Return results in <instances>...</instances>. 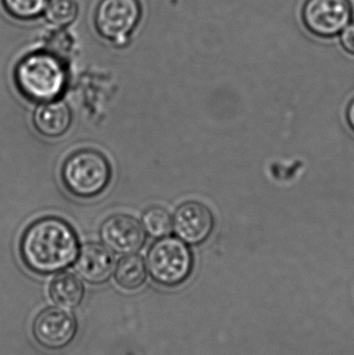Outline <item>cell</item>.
Returning a JSON list of instances; mask_svg holds the SVG:
<instances>
[{
	"mask_svg": "<svg viewBox=\"0 0 354 355\" xmlns=\"http://www.w3.org/2000/svg\"><path fill=\"white\" fill-rule=\"evenodd\" d=\"M20 252L29 270L37 275H52L76 261L79 242L66 221L45 217L27 227L21 240Z\"/></svg>",
	"mask_w": 354,
	"mask_h": 355,
	"instance_id": "obj_1",
	"label": "cell"
},
{
	"mask_svg": "<svg viewBox=\"0 0 354 355\" xmlns=\"http://www.w3.org/2000/svg\"><path fill=\"white\" fill-rule=\"evenodd\" d=\"M15 83L24 97L33 102L55 101L68 85V66L45 48L23 56L14 72Z\"/></svg>",
	"mask_w": 354,
	"mask_h": 355,
	"instance_id": "obj_2",
	"label": "cell"
},
{
	"mask_svg": "<svg viewBox=\"0 0 354 355\" xmlns=\"http://www.w3.org/2000/svg\"><path fill=\"white\" fill-rule=\"evenodd\" d=\"M62 179L71 193L81 198H91L107 187L112 179V168L99 151L80 150L64 162Z\"/></svg>",
	"mask_w": 354,
	"mask_h": 355,
	"instance_id": "obj_3",
	"label": "cell"
},
{
	"mask_svg": "<svg viewBox=\"0 0 354 355\" xmlns=\"http://www.w3.org/2000/svg\"><path fill=\"white\" fill-rule=\"evenodd\" d=\"M143 18L141 0H99L94 12V26L102 39L114 47L130 43Z\"/></svg>",
	"mask_w": 354,
	"mask_h": 355,
	"instance_id": "obj_4",
	"label": "cell"
},
{
	"mask_svg": "<svg viewBox=\"0 0 354 355\" xmlns=\"http://www.w3.org/2000/svg\"><path fill=\"white\" fill-rule=\"evenodd\" d=\"M147 264L156 283L164 287H178L193 272V254L182 240L163 237L150 248Z\"/></svg>",
	"mask_w": 354,
	"mask_h": 355,
	"instance_id": "obj_5",
	"label": "cell"
},
{
	"mask_svg": "<svg viewBox=\"0 0 354 355\" xmlns=\"http://www.w3.org/2000/svg\"><path fill=\"white\" fill-rule=\"evenodd\" d=\"M353 17L351 0H305L301 8L303 26L320 39H332L342 33Z\"/></svg>",
	"mask_w": 354,
	"mask_h": 355,
	"instance_id": "obj_6",
	"label": "cell"
},
{
	"mask_svg": "<svg viewBox=\"0 0 354 355\" xmlns=\"http://www.w3.org/2000/svg\"><path fill=\"white\" fill-rule=\"evenodd\" d=\"M31 331L39 345L56 352L72 343L78 331V322L68 311L48 306L33 319Z\"/></svg>",
	"mask_w": 354,
	"mask_h": 355,
	"instance_id": "obj_7",
	"label": "cell"
},
{
	"mask_svg": "<svg viewBox=\"0 0 354 355\" xmlns=\"http://www.w3.org/2000/svg\"><path fill=\"white\" fill-rule=\"evenodd\" d=\"M100 237L104 245L112 252L131 254L143 248L145 232L143 225L134 217L116 214L102 223Z\"/></svg>",
	"mask_w": 354,
	"mask_h": 355,
	"instance_id": "obj_8",
	"label": "cell"
},
{
	"mask_svg": "<svg viewBox=\"0 0 354 355\" xmlns=\"http://www.w3.org/2000/svg\"><path fill=\"white\" fill-rule=\"evenodd\" d=\"M213 225L211 211L205 205L195 200L181 205L172 220L177 236L188 244H200L205 241L211 234Z\"/></svg>",
	"mask_w": 354,
	"mask_h": 355,
	"instance_id": "obj_9",
	"label": "cell"
},
{
	"mask_svg": "<svg viewBox=\"0 0 354 355\" xmlns=\"http://www.w3.org/2000/svg\"><path fill=\"white\" fill-rule=\"evenodd\" d=\"M116 259L109 248L99 243H87L79 250L76 270L91 285H101L112 277Z\"/></svg>",
	"mask_w": 354,
	"mask_h": 355,
	"instance_id": "obj_10",
	"label": "cell"
},
{
	"mask_svg": "<svg viewBox=\"0 0 354 355\" xmlns=\"http://www.w3.org/2000/svg\"><path fill=\"white\" fill-rule=\"evenodd\" d=\"M33 123L37 130L45 137H62L70 128L72 114L64 102L55 100L41 104L35 110Z\"/></svg>",
	"mask_w": 354,
	"mask_h": 355,
	"instance_id": "obj_11",
	"label": "cell"
},
{
	"mask_svg": "<svg viewBox=\"0 0 354 355\" xmlns=\"http://www.w3.org/2000/svg\"><path fill=\"white\" fill-rule=\"evenodd\" d=\"M85 289L81 279L71 272L56 275L49 286L52 302L62 309L78 308L85 298Z\"/></svg>",
	"mask_w": 354,
	"mask_h": 355,
	"instance_id": "obj_12",
	"label": "cell"
},
{
	"mask_svg": "<svg viewBox=\"0 0 354 355\" xmlns=\"http://www.w3.org/2000/svg\"><path fill=\"white\" fill-rule=\"evenodd\" d=\"M147 266L143 258L136 254H129L118 261L114 279L122 289L135 291L143 287L147 281Z\"/></svg>",
	"mask_w": 354,
	"mask_h": 355,
	"instance_id": "obj_13",
	"label": "cell"
},
{
	"mask_svg": "<svg viewBox=\"0 0 354 355\" xmlns=\"http://www.w3.org/2000/svg\"><path fill=\"white\" fill-rule=\"evenodd\" d=\"M78 15L76 0H49L43 16L53 28H67L76 21Z\"/></svg>",
	"mask_w": 354,
	"mask_h": 355,
	"instance_id": "obj_14",
	"label": "cell"
},
{
	"mask_svg": "<svg viewBox=\"0 0 354 355\" xmlns=\"http://www.w3.org/2000/svg\"><path fill=\"white\" fill-rule=\"evenodd\" d=\"M49 0H1L3 10L12 18L22 22L43 16Z\"/></svg>",
	"mask_w": 354,
	"mask_h": 355,
	"instance_id": "obj_15",
	"label": "cell"
},
{
	"mask_svg": "<svg viewBox=\"0 0 354 355\" xmlns=\"http://www.w3.org/2000/svg\"><path fill=\"white\" fill-rule=\"evenodd\" d=\"M143 227L153 237H166L172 232V218L162 207H151L143 213Z\"/></svg>",
	"mask_w": 354,
	"mask_h": 355,
	"instance_id": "obj_16",
	"label": "cell"
},
{
	"mask_svg": "<svg viewBox=\"0 0 354 355\" xmlns=\"http://www.w3.org/2000/svg\"><path fill=\"white\" fill-rule=\"evenodd\" d=\"M45 49L68 62L75 47L72 33L67 28H53L45 37Z\"/></svg>",
	"mask_w": 354,
	"mask_h": 355,
	"instance_id": "obj_17",
	"label": "cell"
},
{
	"mask_svg": "<svg viewBox=\"0 0 354 355\" xmlns=\"http://www.w3.org/2000/svg\"><path fill=\"white\" fill-rule=\"evenodd\" d=\"M341 45L347 53L354 55V23L347 25L341 33Z\"/></svg>",
	"mask_w": 354,
	"mask_h": 355,
	"instance_id": "obj_18",
	"label": "cell"
},
{
	"mask_svg": "<svg viewBox=\"0 0 354 355\" xmlns=\"http://www.w3.org/2000/svg\"><path fill=\"white\" fill-rule=\"evenodd\" d=\"M346 118L349 126L354 131V99L349 103L348 108H347Z\"/></svg>",
	"mask_w": 354,
	"mask_h": 355,
	"instance_id": "obj_19",
	"label": "cell"
}]
</instances>
